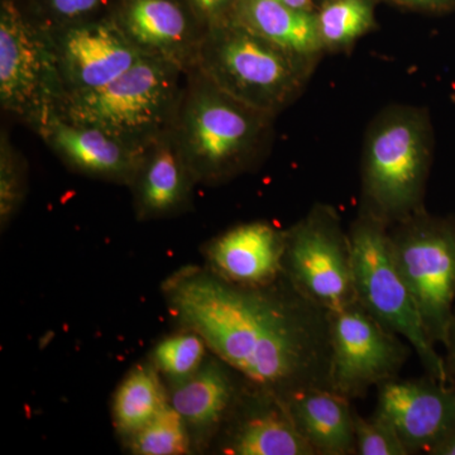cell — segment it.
Segmentation results:
<instances>
[{
  "instance_id": "6da1fadb",
  "label": "cell",
  "mask_w": 455,
  "mask_h": 455,
  "mask_svg": "<svg viewBox=\"0 0 455 455\" xmlns=\"http://www.w3.org/2000/svg\"><path fill=\"white\" fill-rule=\"evenodd\" d=\"M277 281L243 286L188 272L171 281L167 298L176 319L224 363L287 403L304 392L331 391V313L286 276Z\"/></svg>"
},
{
  "instance_id": "7a4b0ae2",
  "label": "cell",
  "mask_w": 455,
  "mask_h": 455,
  "mask_svg": "<svg viewBox=\"0 0 455 455\" xmlns=\"http://www.w3.org/2000/svg\"><path fill=\"white\" fill-rule=\"evenodd\" d=\"M272 118L229 97L196 68L188 74L172 130L196 181L218 182L259 160Z\"/></svg>"
},
{
  "instance_id": "3957f363",
  "label": "cell",
  "mask_w": 455,
  "mask_h": 455,
  "mask_svg": "<svg viewBox=\"0 0 455 455\" xmlns=\"http://www.w3.org/2000/svg\"><path fill=\"white\" fill-rule=\"evenodd\" d=\"M433 128L421 108L394 106L373 119L362 160V212L395 226L423 211Z\"/></svg>"
},
{
  "instance_id": "277c9868",
  "label": "cell",
  "mask_w": 455,
  "mask_h": 455,
  "mask_svg": "<svg viewBox=\"0 0 455 455\" xmlns=\"http://www.w3.org/2000/svg\"><path fill=\"white\" fill-rule=\"evenodd\" d=\"M315 64L227 20L204 33L196 70L229 97L275 116L300 97Z\"/></svg>"
},
{
  "instance_id": "5b68a950",
  "label": "cell",
  "mask_w": 455,
  "mask_h": 455,
  "mask_svg": "<svg viewBox=\"0 0 455 455\" xmlns=\"http://www.w3.org/2000/svg\"><path fill=\"white\" fill-rule=\"evenodd\" d=\"M187 79L166 60L143 56L106 86L66 95L59 116L145 148L172 130Z\"/></svg>"
},
{
  "instance_id": "8992f818",
  "label": "cell",
  "mask_w": 455,
  "mask_h": 455,
  "mask_svg": "<svg viewBox=\"0 0 455 455\" xmlns=\"http://www.w3.org/2000/svg\"><path fill=\"white\" fill-rule=\"evenodd\" d=\"M390 226L361 212L350 228L357 301L395 334L405 338L431 379L447 383L448 371L425 331L392 250Z\"/></svg>"
},
{
  "instance_id": "52a82bcc",
  "label": "cell",
  "mask_w": 455,
  "mask_h": 455,
  "mask_svg": "<svg viewBox=\"0 0 455 455\" xmlns=\"http://www.w3.org/2000/svg\"><path fill=\"white\" fill-rule=\"evenodd\" d=\"M66 92L49 27L11 0L0 9V104L40 136L60 116Z\"/></svg>"
},
{
  "instance_id": "ba28073f",
  "label": "cell",
  "mask_w": 455,
  "mask_h": 455,
  "mask_svg": "<svg viewBox=\"0 0 455 455\" xmlns=\"http://www.w3.org/2000/svg\"><path fill=\"white\" fill-rule=\"evenodd\" d=\"M392 250L434 344L449 346L454 323L455 229L424 211L395 224Z\"/></svg>"
},
{
  "instance_id": "9c48e42d",
  "label": "cell",
  "mask_w": 455,
  "mask_h": 455,
  "mask_svg": "<svg viewBox=\"0 0 455 455\" xmlns=\"http://www.w3.org/2000/svg\"><path fill=\"white\" fill-rule=\"evenodd\" d=\"M283 274L331 313L357 301L349 233L344 232L333 206H314L287 232Z\"/></svg>"
},
{
  "instance_id": "30bf717a",
  "label": "cell",
  "mask_w": 455,
  "mask_h": 455,
  "mask_svg": "<svg viewBox=\"0 0 455 455\" xmlns=\"http://www.w3.org/2000/svg\"><path fill=\"white\" fill-rule=\"evenodd\" d=\"M409 355L397 334L358 301L331 313V391L352 400L396 379Z\"/></svg>"
},
{
  "instance_id": "8fae6325",
  "label": "cell",
  "mask_w": 455,
  "mask_h": 455,
  "mask_svg": "<svg viewBox=\"0 0 455 455\" xmlns=\"http://www.w3.org/2000/svg\"><path fill=\"white\" fill-rule=\"evenodd\" d=\"M50 32L66 95L106 86L145 56L112 17L57 27Z\"/></svg>"
},
{
  "instance_id": "7c38bea8",
  "label": "cell",
  "mask_w": 455,
  "mask_h": 455,
  "mask_svg": "<svg viewBox=\"0 0 455 455\" xmlns=\"http://www.w3.org/2000/svg\"><path fill=\"white\" fill-rule=\"evenodd\" d=\"M142 55L158 57L188 74L196 70L206 26L178 0H122L112 16Z\"/></svg>"
},
{
  "instance_id": "4fadbf2b",
  "label": "cell",
  "mask_w": 455,
  "mask_h": 455,
  "mask_svg": "<svg viewBox=\"0 0 455 455\" xmlns=\"http://www.w3.org/2000/svg\"><path fill=\"white\" fill-rule=\"evenodd\" d=\"M376 415L396 430L410 453L430 454L455 430V388L431 377L387 379L379 385Z\"/></svg>"
},
{
  "instance_id": "5bb4252c",
  "label": "cell",
  "mask_w": 455,
  "mask_h": 455,
  "mask_svg": "<svg viewBox=\"0 0 455 455\" xmlns=\"http://www.w3.org/2000/svg\"><path fill=\"white\" fill-rule=\"evenodd\" d=\"M65 164L92 178L131 185L147 147H136L107 132L56 116L40 134Z\"/></svg>"
},
{
  "instance_id": "9a60e30c",
  "label": "cell",
  "mask_w": 455,
  "mask_h": 455,
  "mask_svg": "<svg viewBox=\"0 0 455 455\" xmlns=\"http://www.w3.org/2000/svg\"><path fill=\"white\" fill-rule=\"evenodd\" d=\"M287 232L263 221L241 224L208 248L214 274L243 286H263L283 276Z\"/></svg>"
},
{
  "instance_id": "2e32d148",
  "label": "cell",
  "mask_w": 455,
  "mask_h": 455,
  "mask_svg": "<svg viewBox=\"0 0 455 455\" xmlns=\"http://www.w3.org/2000/svg\"><path fill=\"white\" fill-rule=\"evenodd\" d=\"M196 182L173 130L147 146L131 187L140 218L167 217L184 208Z\"/></svg>"
},
{
  "instance_id": "e0dca14e",
  "label": "cell",
  "mask_w": 455,
  "mask_h": 455,
  "mask_svg": "<svg viewBox=\"0 0 455 455\" xmlns=\"http://www.w3.org/2000/svg\"><path fill=\"white\" fill-rule=\"evenodd\" d=\"M228 20L293 55L317 61L324 53L315 12L299 11L276 0H236Z\"/></svg>"
},
{
  "instance_id": "ac0fdd59",
  "label": "cell",
  "mask_w": 455,
  "mask_h": 455,
  "mask_svg": "<svg viewBox=\"0 0 455 455\" xmlns=\"http://www.w3.org/2000/svg\"><path fill=\"white\" fill-rule=\"evenodd\" d=\"M224 451L235 455L316 454L293 423L286 403L266 392H260L259 403L235 425Z\"/></svg>"
},
{
  "instance_id": "d6986e66",
  "label": "cell",
  "mask_w": 455,
  "mask_h": 455,
  "mask_svg": "<svg viewBox=\"0 0 455 455\" xmlns=\"http://www.w3.org/2000/svg\"><path fill=\"white\" fill-rule=\"evenodd\" d=\"M298 430L316 454L357 453L355 414L349 400L331 390L304 392L286 403Z\"/></svg>"
},
{
  "instance_id": "ffe728a7",
  "label": "cell",
  "mask_w": 455,
  "mask_h": 455,
  "mask_svg": "<svg viewBox=\"0 0 455 455\" xmlns=\"http://www.w3.org/2000/svg\"><path fill=\"white\" fill-rule=\"evenodd\" d=\"M223 361L204 362L188 379L179 381L171 405L188 427L211 430L226 418L235 400V383Z\"/></svg>"
},
{
  "instance_id": "44dd1931",
  "label": "cell",
  "mask_w": 455,
  "mask_h": 455,
  "mask_svg": "<svg viewBox=\"0 0 455 455\" xmlns=\"http://www.w3.org/2000/svg\"><path fill=\"white\" fill-rule=\"evenodd\" d=\"M166 405V395L157 373L151 368L139 367L128 374L114 398L116 429L133 436Z\"/></svg>"
},
{
  "instance_id": "7402d4cb",
  "label": "cell",
  "mask_w": 455,
  "mask_h": 455,
  "mask_svg": "<svg viewBox=\"0 0 455 455\" xmlns=\"http://www.w3.org/2000/svg\"><path fill=\"white\" fill-rule=\"evenodd\" d=\"M315 13L324 52L348 51L376 27L374 0H324Z\"/></svg>"
},
{
  "instance_id": "603a6c76",
  "label": "cell",
  "mask_w": 455,
  "mask_h": 455,
  "mask_svg": "<svg viewBox=\"0 0 455 455\" xmlns=\"http://www.w3.org/2000/svg\"><path fill=\"white\" fill-rule=\"evenodd\" d=\"M132 438V449L140 455H181L188 451V424L171 403Z\"/></svg>"
},
{
  "instance_id": "cb8c5ba5",
  "label": "cell",
  "mask_w": 455,
  "mask_h": 455,
  "mask_svg": "<svg viewBox=\"0 0 455 455\" xmlns=\"http://www.w3.org/2000/svg\"><path fill=\"white\" fill-rule=\"evenodd\" d=\"M205 348V341L196 331L172 335L156 347L155 367L173 381H182L203 366Z\"/></svg>"
},
{
  "instance_id": "d4e9b609",
  "label": "cell",
  "mask_w": 455,
  "mask_h": 455,
  "mask_svg": "<svg viewBox=\"0 0 455 455\" xmlns=\"http://www.w3.org/2000/svg\"><path fill=\"white\" fill-rule=\"evenodd\" d=\"M25 194V166L7 134L0 140V218L7 224L20 208Z\"/></svg>"
},
{
  "instance_id": "484cf974",
  "label": "cell",
  "mask_w": 455,
  "mask_h": 455,
  "mask_svg": "<svg viewBox=\"0 0 455 455\" xmlns=\"http://www.w3.org/2000/svg\"><path fill=\"white\" fill-rule=\"evenodd\" d=\"M355 440H357V454H410L396 430L379 415H374L371 420L355 415Z\"/></svg>"
},
{
  "instance_id": "4316f807",
  "label": "cell",
  "mask_w": 455,
  "mask_h": 455,
  "mask_svg": "<svg viewBox=\"0 0 455 455\" xmlns=\"http://www.w3.org/2000/svg\"><path fill=\"white\" fill-rule=\"evenodd\" d=\"M107 2L108 0H44L47 20L42 25L57 28L97 20L95 16Z\"/></svg>"
},
{
  "instance_id": "83f0119b",
  "label": "cell",
  "mask_w": 455,
  "mask_h": 455,
  "mask_svg": "<svg viewBox=\"0 0 455 455\" xmlns=\"http://www.w3.org/2000/svg\"><path fill=\"white\" fill-rule=\"evenodd\" d=\"M236 0H188L190 8L208 28L229 18Z\"/></svg>"
},
{
  "instance_id": "f1b7e54d",
  "label": "cell",
  "mask_w": 455,
  "mask_h": 455,
  "mask_svg": "<svg viewBox=\"0 0 455 455\" xmlns=\"http://www.w3.org/2000/svg\"><path fill=\"white\" fill-rule=\"evenodd\" d=\"M414 11L430 12V13H445L454 11L455 0H383Z\"/></svg>"
},
{
  "instance_id": "f546056e",
  "label": "cell",
  "mask_w": 455,
  "mask_h": 455,
  "mask_svg": "<svg viewBox=\"0 0 455 455\" xmlns=\"http://www.w3.org/2000/svg\"><path fill=\"white\" fill-rule=\"evenodd\" d=\"M433 455H455V430L451 435L447 436L443 442H440L433 451Z\"/></svg>"
},
{
  "instance_id": "4dcf8cb0",
  "label": "cell",
  "mask_w": 455,
  "mask_h": 455,
  "mask_svg": "<svg viewBox=\"0 0 455 455\" xmlns=\"http://www.w3.org/2000/svg\"><path fill=\"white\" fill-rule=\"evenodd\" d=\"M276 2L283 3L287 7L299 9V11L316 12L314 0H276Z\"/></svg>"
},
{
  "instance_id": "1f68e13d",
  "label": "cell",
  "mask_w": 455,
  "mask_h": 455,
  "mask_svg": "<svg viewBox=\"0 0 455 455\" xmlns=\"http://www.w3.org/2000/svg\"><path fill=\"white\" fill-rule=\"evenodd\" d=\"M448 348L451 349V359H453V363L455 366V317H454L453 326H451V338H449Z\"/></svg>"
},
{
  "instance_id": "d6a6232c",
  "label": "cell",
  "mask_w": 455,
  "mask_h": 455,
  "mask_svg": "<svg viewBox=\"0 0 455 455\" xmlns=\"http://www.w3.org/2000/svg\"><path fill=\"white\" fill-rule=\"evenodd\" d=\"M324 2V0H314V3H315V7L317 8V5L322 4V3Z\"/></svg>"
}]
</instances>
